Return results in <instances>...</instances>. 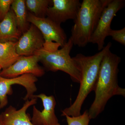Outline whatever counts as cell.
<instances>
[{
  "label": "cell",
  "mask_w": 125,
  "mask_h": 125,
  "mask_svg": "<svg viewBox=\"0 0 125 125\" xmlns=\"http://www.w3.org/2000/svg\"><path fill=\"white\" fill-rule=\"evenodd\" d=\"M125 6L123 0H111L104 9L89 43L97 44L98 51L104 48L105 39L108 36L113 19L117 12Z\"/></svg>",
  "instance_id": "8992f818"
},
{
  "label": "cell",
  "mask_w": 125,
  "mask_h": 125,
  "mask_svg": "<svg viewBox=\"0 0 125 125\" xmlns=\"http://www.w3.org/2000/svg\"><path fill=\"white\" fill-rule=\"evenodd\" d=\"M34 98L42 101L43 109L39 111L35 106L33 109L31 122L34 125H60L55 114L56 101L54 96H47L44 94L34 95Z\"/></svg>",
  "instance_id": "8fae6325"
},
{
  "label": "cell",
  "mask_w": 125,
  "mask_h": 125,
  "mask_svg": "<svg viewBox=\"0 0 125 125\" xmlns=\"http://www.w3.org/2000/svg\"><path fill=\"white\" fill-rule=\"evenodd\" d=\"M37 77L31 74H24L15 78H6L0 76V109L7 105V95L13 93L11 85L17 84L25 88L27 93L23 98L26 101L34 98V93L37 91L36 83Z\"/></svg>",
  "instance_id": "52a82bcc"
},
{
  "label": "cell",
  "mask_w": 125,
  "mask_h": 125,
  "mask_svg": "<svg viewBox=\"0 0 125 125\" xmlns=\"http://www.w3.org/2000/svg\"><path fill=\"white\" fill-rule=\"evenodd\" d=\"M45 40L41 32L31 24L29 29L23 33L16 42V50L20 56H30L43 48Z\"/></svg>",
  "instance_id": "30bf717a"
},
{
  "label": "cell",
  "mask_w": 125,
  "mask_h": 125,
  "mask_svg": "<svg viewBox=\"0 0 125 125\" xmlns=\"http://www.w3.org/2000/svg\"><path fill=\"white\" fill-rule=\"evenodd\" d=\"M52 6L47 10L46 17L61 25L69 20H74L81 3L79 0H52Z\"/></svg>",
  "instance_id": "9c48e42d"
},
{
  "label": "cell",
  "mask_w": 125,
  "mask_h": 125,
  "mask_svg": "<svg viewBox=\"0 0 125 125\" xmlns=\"http://www.w3.org/2000/svg\"><path fill=\"white\" fill-rule=\"evenodd\" d=\"M16 42H0V66L2 70L13 64L20 56L16 50Z\"/></svg>",
  "instance_id": "5bb4252c"
},
{
  "label": "cell",
  "mask_w": 125,
  "mask_h": 125,
  "mask_svg": "<svg viewBox=\"0 0 125 125\" xmlns=\"http://www.w3.org/2000/svg\"><path fill=\"white\" fill-rule=\"evenodd\" d=\"M121 59L110 50L103 57L94 91L95 98L88 112L90 120L94 119L104 111L108 101L115 95L125 97V89L119 87L117 75Z\"/></svg>",
  "instance_id": "6da1fadb"
},
{
  "label": "cell",
  "mask_w": 125,
  "mask_h": 125,
  "mask_svg": "<svg viewBox=\"0 0 125 125\" xmlns=\"http://www.w3.org/2000/svg\"><path fill=\"white\" fill-rule=\"evenodd\" d=\"M21 35L18 29L14 14L10 9L3 20L0 22V42H17Z\"/></svg>",
  "instance_id": "4fadbf2b"
},
{
  "label": "cell",
  "mask_w": 125,
  "mask_h": 125,
  "mask_svg": "<svg viewBox=\"0 0 125 125\" xmlns=\"http://www.w3.org/2000/svg\"><path fill=\"white\" fill-rule=\"evenodd\" d=\"M13 0H0V22L9 13Z\"/></svg>",
  "instance_id": "d6986e66"
},
{
  "label": "cell",
  "mask_w": 125,
  "mask_h": 125,
  "mask_svg": "<svg viewBox=\"0 0 125 125\" xmlns=\"http://www.w3.org/2000/svg\"><path fill=\"white\" fill-rule=\"evenodd\" d=\"M27 20L40 31L45 40L43 48L48 51H54L62 48L67 43V36L61 25L49 18L36 17L28 13Z\"/></svg>",
  "instance_id": "5b68a950"
},
{
  "label": "cell",
  "mask_w": 125,
  "mask_h": 125,
  "mask_svg": "<svg viewBox=\"0 0 125 125\" xmlns=\"http://www.w3.org/2000/svg\"><path fill=\"white\" fill-rule=\"evenodd\" d=\"M38 56H21L18 60L7 69L1 70L0 76L6 78L18 77L24 74H31L37 77L45 74L44 68L40 66Z\"/></svg>",
  "instance_id": "ba28073f"
},
{
  "label": "cell",
  "mask_w": 125,
  "mask_h": 125,
  "mask_svg": "<svg viewBox=\"0 0 125 125\" xmlns=\"http://www.w3.org/2000/svg\"><path fill=\"white\" fill-rule=\"evenodd\" d=\"M65 116L68 125H89L90 120L87 110L84 111L82 115L78 116L66 115Z\"/></svg>",
  "instance_id": "e0dca14e"
},
{
  "label": "cell",
  "mask_w": 125,
  "mask_h": 125,
  "mask_svg": "<svg viewBox=\"0 0 125 125\" xmlns=\"http://www.w3.org/2000/svg\"><path fill=\"white\" fill-rule=\"evenodd\" d=\"M10 9L13 11L18 29L22 34L30 27V23L27 20L28 13L25 0H13Z\"/></svg>",
  "instance_id": "9a60e30c"
},
{
  "label": "cell",
  "mask_w": 125,
  "mask_h": 125,
  "mask_svg": "<svg viewBox=\"0 0 125 125\" xmlns=\"http://www.w3.org/2000/svg\"><path fill=\"white\" fill-rule=\"evenodd\" d=\"M111 46L110 42L102 50L94 55L86 56L80 53L72 57L80 70V87L73 103L62 111L61 116H77L81 115L83 103L89 94L94 90L103 57Z\"/></svg>",
  "instance_id": "7a4b0ae2"
},
{
  "label": "cell",
  "mask_w": 125,
  "mask_h": 125,
  "mask_svg": "<svg viewBox=\"0 0 125 125\" xmlns=\"http://www.w3.org/2000/svg\"><path fill=\"white\" fill-rule=\"evenodd\" d=\"M0 125H4L2 122V115L1 114H0Z\"/></svg>",
  "instance_id": "ffe728a7"
},
{
  "label": "cell",
  "mask_w": 125,
  "mask_h": 125,
  "mask_svg": "<svg viewBox=\"0 0 125 125\" xmlns=\"http://www.w3.org/2000/svg\"><path fill=\"white\" fill-rule=\"evenodd\" d=\"M25 5L30 13L36 17H46L47 10L51 2L50 0H26Z\"/></svg>",
  "instance_id": "2e32d148"
},
{
  "label": "cell",
  "mask_w": 125,
  "mask_h": 125,
  "mask_svg": "<svg viewBox=\"0 0 125 125\" xmlns=\"http://www.w3.org/2000/svg\"><path fill=\"white\" fill-rule=\"evenodd\" d=\"M1 70H2V69H1V67L0 66V72L1 71Z\"/></svg>",
  "instance_id": "44dd1931"
},
{
  "label": "cell",
  "mask_w": 125,
  "mask_h": 125,
  "mask_svg": "<svg viewBox=\"0 0 125 125\" xmlns=\"http://www.w3.org/2000/svg\"><path fill=\"white\" fill-rule=\"evenodd\" d=\"M73 44L70 38L60 49L48 51L44 48L37 51L34 54L38 56L39 62L44 69L55 72L61 71L69 75L74 82L80 83L81 73L76 62L70 55Z\"/></svg>",
  "instance_id": "277c9868"
},
{
  "label": "cell",
  "mask_w": 125,
  "mask_h": 125,
  "mask_svg": "<svg viewBox=\"0 0 125 125\" xmlns=\"http://www.w3.org/2000/svg\"><path fill=\"white\" fill-rule=\"evenodd\" d=\"M122 45L125 46V27L118 30L111 29L109 32L108 36Z\"/></svg>",
  "instance_id": "ac0fdd59"
},
{
  "label": "cell",
  "mask_w": 125,
  "mask_h": 125,
  "mask_svg": "<svg viewBox=\"0 0 125 125\" xmlns=\"http://www.w3.org/2000/svg\"><path fill=\"white\" fill-rule=\"evenodd\" d=\"M111 0H83L74 20L70 38L74 45L83 47L89 43L104 9Z\"/></svg>",
  "instance_id": "3957f363"
},
{
  "label": "cell",
  "mask_w": 125,
  "mask_h": 125,
  "mask_svg": "<svg viewBox=\"0 0 125 125\" xmlns=\"http://www.w3.org/2000/svg\"><path fill=\"white\" fill-rule=\"evenodd\" d=\"M37 98L31 99L25 101L21 109L17 110L10 106L2 112V122L4 125H34L32 123L29 114H27V109L37 103Z\"/></svg>",
  "instance_id": "7c38bea8"
}]
</instances>
